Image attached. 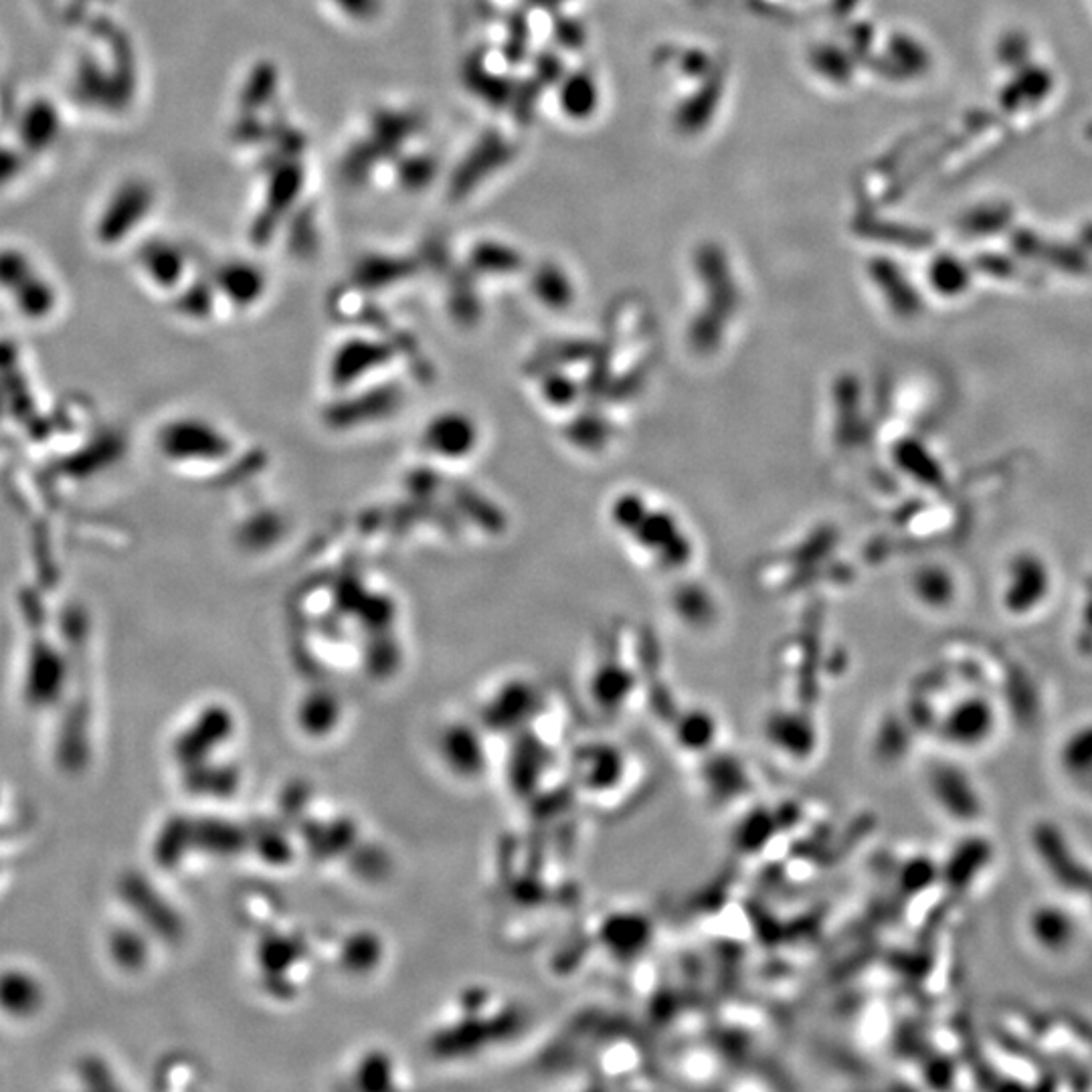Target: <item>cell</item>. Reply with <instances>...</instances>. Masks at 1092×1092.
<instances>
[{"label":"cell","mask_w":1092,"mask_h":1092,"mask_svg":"<svg viewBox=\"0 0 1092 1092\" xmlns=\"http://www.w3.org/2000/svg\"><path fill=\"white\" fill-rule=\"evenodd\" d=\"M917 585H919V593L925 597V601L934 603V605H941L953 597L951 577L945 573V570H939V568L923 570Z\"/></svg>","instance_id":"2e32d148"},{"label":"cell","mask_w":1092,"mask_h":1092,"mask_svg":"<svg viewBox=\"0 0 1092 1092\" xmlns=\"http://www.w3.org/2000/svg\"><path fill=\"white\" fill-rule=\"evenodd\" d=\"M1048 583V570L1042 561L1032 555L1018 557L1009 570V585L1005 591L1007 609L1016 613L1034 609L1046 597Z\"/></svg>","instance_id":"277c9868"},{"label":"cell","mask_w":1092,"mask_h":1092,"mask_svg":"<svg viewBox=\"0 0 1092 1092\" xmlns=\"http://www.w3.org/2000/svg\"><path fill=\"white\" fill-rule=\"evenodd\" d=\"M415 270V264L401 255H367L354 268V281L367 288H384L405 279Z\"/></svg>","instance_id":"9c48e42d"},{"label":"cell","mask_w":1092,"mask_h":1092,"mask_svg":"<svg viewBox=\"0 0 1092 1092\" xmlns=\"http://www.w3.org/2000/svg\"><path fill=\"white\" fill-rule=\"evenodd\" d=\"M441 164L439 159L435 154H427V152H419V154H409V156H401L395 176L399 187L407 193H423L425 189H429L435 178L439 176Z\"/></svg>","instance_id":"8fae6325"},{"label":"cell","mask_w":1092,"mask_h":1092,"mask_svg":"<svg viewBox=\"0 0 1092 1092\" xmlns=\"http://www.w3.org/2000/svg\"><path fill=\"white\" fill-rule=\"evenodd\" d=\"M148 273L161 285H174L185 273V255L166 241H152L142 253Z\"/></svg>","instance_id":"7c38bea8"},{"label":"cell","mask_w":1092,"mask_h":1092,"mask_svg":"<svg viewBox=\"0 0 1092 1092\" xmlns=\"http://www.w3.org/2000/svg\"><path fill=\"white\" fill-rule=\"evenodd\" d=\"M215 283L233 304L249 306L264 294L266 275L253 264L231 262L219 268Z\"/></svg>","instance_id":"52a82bcc"},{"label":"cell","mask_w":1092,"mask_h":1092,"mask_svg":"<svg viewBox=\"0 0 1092 1092\" xmlns=\"http://www.w3.org/2000/svg\"><path fill=\"white\" fill-rule=\"evenodd\" d=\"M1005 221H1007V209H1000V206H996V209H977V211H973L965 219L964 227L969 233H987V231L1001 229L1005 225Z\"/></svg>","instance_id":"d6986e66"},{"label":"cell","mask_w":1092,"mask_h":1092,"mask_svg":"<svg viewBox=\"0 0 1092 1092\" xmlns=\"http://www.w3.org/2000/svg\"><path fill=\"white\" fill-rule=\"evenodd\" d=\"M279 90V69L273 61H257L239 91V112L259 114L270 108Z\"/></svg>","instance_id":"ba28073f"},{"label":"cell","mask_w":1092,"mask_h":1092,"mask_svg":"<svg viewBox=\"0 0 1092 1092\" xmlns=\"http://www.w3.org/2000/svg\"><path fill=\"white\" fill-rule=\"evenodd\" d=\"M154 187L144 178L126 180L101 217V237L116 241L144 221L154 206Z\"/></svg>","instance_id":"3957f363"},{"label":"cell","mask_w":1092,"mask_h":1092,"mask_svg":"<svg viewBox=\"0 0 1092 1092\" xmlns=\"http://www.w3.org/2000/svg\"><path fill=\"white\" fill-rule=\"evenodd\" d=\"M231 138L239 146H259L270 142L272 138V122H264L259 114L239 112L237 122L231 127Z\"/></svg>","instance_id":"9a60e30c"},{"label":"cell","mask_w":1092,"mask_h":1092,"mask_svg":"<svg viewBox=\"0 0 1092 1092\" xmlns=\"http://www.w3.org/2000/svg\"><path fill=\"white\" fill-rule=\"evenodd\" d=\"M304 185L306 170L298 159L281 161L268 170L264 206L257 211L249 229V239L255 245H266L275 237L281 221L292 215Z\"/></svg>","instance_id":"7a4b0ae2"},{"label":"cell","mask_w":1092,"mask_h":1092,"mask_svg":"<svg viewBox=\"0 0 1092 1092\" xmlns=\"http://www.w3.org/2000/svg\"><path fill=\"white\" fill-rule=\"evenodd\" d=\"M928 277L932 281L934 288H937L941 294L947 296H955L967 290L969 285V272L967 268L959 262V259L951 257V255H943L939 257L937 262L932 264Z\"/></svg>","instance_id":"4fadbf2b"},{"label":"cell","mask_w":1092,"mask_h":1092,"mask_svg":"<svg viewBox=\"0 0 1092 1092\" xmlns=\"http://www.w3.org/2000/svg\"><path fill=\"white\" fill-rule=\"evenodd\" d=\"M902 463L908 472H913L921 482L928 486H939L943 482V472L939 463L932 459L919 444H906L900 452Z\"/></svg>","instance_id":"5bb4252c"},{"label":"cell","mask_w":1092,"mask_h":1092,"mask_svg":"<svg viewBox=\"0 0 1092 1092\" xmlns=\"http://www.w3.org/2000/svg\"><path fill=\"white\" fill-rule=\"evenodd\" d=\"M425 116L413 108H379L369 118V129L354 142L341 163V174L350 185L367 182L379 164L401 156L405 144L423 132Z\"/></svg>","instance_id":"6da1fadb"},{"label":"cell","mask_w":1092,"mask_h":1092,"mask_svg":"<svg viewBox=\"0 0 1092 1092\" xmlns=\"http://www.w3.org/2000/svg\"><path fill=\"white\" fill-rule=\"evenodd\" d=\"M332 5L354 22H373L384 11V0H332Z\"/></svg>","instance_id":"ac0fdd59"},{"label":"cell","mask_w":1092,"mask_h":1092,"mask_svg":"<svg viewBox=\"0 0 1092 1092\" xmlns=\"http://www.w3.org/2000/svg\"><path fill=\"white\" fill-rule=\"evenodd\" d=\"M504 154L506 150L496 138L486 136L484 140H480V144L467 152L465 159L452 172L448 197L452 200H463L467 195H472L480 182L491 172V168L500 164Z\"/></svg>","instance_id":"5b68a950"},{"label":"cell","mask_w":1092,"mask_h":1092,"mask_svg":"<svg viewBox=\"0 0 1092 1092\" xmlns=\"http://www.w3.org/2000/svg\"><path fill=\"white\" fill-rule=\"evenodd\" d=\"M227 439L215 427L187 419L172 425L166 433L164 448L174 457H221L227 454Z\"/></svg>","instance_id":"8992f818"},{"label":"cell","mask_w":1092,"mask_h":1092,"mask_svg":"<svg viewBox=\"0 0 1092 1092\" xmlns=\"http://www.w3.org/2000/svg\"><path fill=\"white\" fill-rule=\"evenodd\" d=\"M316 237H318L316 215L311 213V209H308V206H304V209L294 213V217L290 219V245L298 253H302L316 243Z\"/></svg>","instance_id":"e0dca14e"},{"label":"cell","mask_w":1092,"mask_h":1092,"mask_svg":"<svg viewBox=\"0 0 1092 1092\" xmlns=\"http://www.w3.org/2000/svg\"><path fill=\"white\" fill-rule=\"evenodd\" d=\"M474 431L465 423L463 418H441L431 429H427V448L439 455H463L472 448Z\"/></svg>","instance_id":"30bf717a"},{"label":"cell","mask_w":1092,"mask_h":1092,"mask_svg":"<svg viewBox=\"0 0 1092 1092\" xmlns=\"http://www.w3.org/2000/svg\"><path fill=\"white\" fill-rule=\"evenodd\" d=\"M1084 237H1086V241L1092 245V227L1086 231V236H1084Z\"/></svg>","instance_id":"ffe728a7"}]
</instances>
